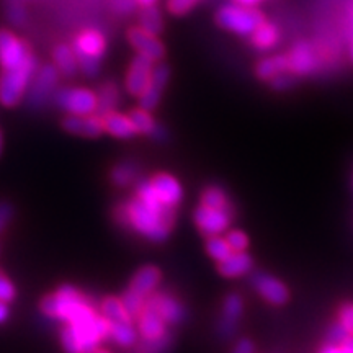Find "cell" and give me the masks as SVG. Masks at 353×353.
Returning a JSON list of instances; mask_svg holds the SVG:
<instances>
[{"mask_svg":"<svg viewBox=\"0 0 353 353\" xmlns=\"http://www.w3.org/2000/svg\"><path fill=\"white\" fill-rule=\"evenodd\" d=\"M52 59H54V65L63 74L64 77H74L79 72V61L74 48L69 44H57L52 50Z\"/></svg>","mask_w":353,"mask_h":353,"instance_id":"obj_24","label":"cell"},{"mask_svg":"<svg viewBox=\"0 0 353 353\" xmlns=\"http://www.w3.org/2000/svg\"><path fill=\"white\" fill-rule=\"evenodd\" d=\"M101 316L107 317L110 322H132L134 319L126 311L121 298L107 296L101 301Z\"/></svg>","mask_w":353,"mask_h":353,"instance_id":"obj_29","label":"cell"},{"mask_svg":"<svg viewBox=\"0 0 353 353\" xmlns=\"http://www.w3.org/2000/svg\"><path fill=\"white\" fill-rule=\"evenodd\" d=\"M17 296L15 285L12 283L10 278H8L6 273L0 270V301L10 303Z\"/></svg>","mask_w":353,"mask_h":353,"instance_id":"obj_38","label":"cell"},{"mask_svg":"<svg viewBox=\"0 0 353 353\" xmlns=\"http://www.w3.org/2000/svg\"><path fill=\"white\" fill-rule=\"evenodd\" d=\"M348 330L343 327L342 322L337 321L334 322L332 325H330L329 330H327V342L329 343H334V345H339V343H342L345 339L348 337Z\"/></svg>","mask_w":353,"mask_h":353,"instance_id":"obj_39","label":"cell"},{"mask_svg":"<svg viewBox=\"0 0 353 353\" xmlns=\"http://www.w3.org/2000/svg\"><path fill=\"white\" fill-rule=\"evenodd\" d=\"M0 154H2V131H0Z\"/></svg>","mask_w":353,"mask_h":353,"instance_id":"obj_51","label":"cell"},{"mask_svg":"<svg viewBox=\"0 0 353 353\" xmlns=\"http://www.w3.org/2000/svg\"><path fill=\"white\" fill-rule=\"evenodd\" d=\"M290 59V72L294 76H311L321 65L319 54H317L314 46L307 41H298L288 52Z\"/></svg>","mask_w":353,"mask_h":353,"instance_id":"obj_12","label":"cell"},{"mask_svg":"<svg viewBox=\"0 0 353 353\" xmlns=\"http://www.w3.org/2000/svg\"><path fill=\"white\" fill-rule=\"evenodd\" d=\"M198 3V0H169L167 2V8H169L170 13H174V15H185V13H188L192 10L193 7H195Z\"/></svg>","mask_w":353,"mask_h":353,"instance_id":"obj_40","label":"cell"},{"mask_svg":"<svg viewBox=\"0 0 353 353\" xmlns=\"http://www.w3.org/2000/svg\"><path fill=\"white\" fill-rule=\"evenodd\" d=\"M161 280H162V272L159 270L157 267H154V265H145V267L139 268V270L134 273V276H132L130 283V288L138 291L139 294H143V296L148 298L157 290Z\"/></svg>","mask_w":353,"mask_h":353,"instance_id":"obj_20","label":"cell"},{"mask_svg":"<svg viewBox=\"0 0 353 353\" xmlns=\"http://www.w3.org/2000/svg\"><path fill=\"white\" fill-rule=\"evenodd\" d=\"M154 70V61L149 59L143 54H138L134 59L131 61L130 68L126 72V92L130 95L139 97L144 92V88L148 87L149 81H151Z\"/></svg>","mask_w":353,"mask_h":353,"instance_id":"obj_15","label":"cell"},{"mask_svg":"<svg viewBox=\"0 0 353 353\" xmlns=\"http://www.w3.org/2000/svg\"><path fill=\"white\" fill-rule=\"evenodd\" d=\"M265 21L262 12L255 7L242 6V3H226L216 12V23L228 32L250 37Z\"/></svg>","mask_w":353,"mask_h":353,"instance_id":"obj_5","label":"cell"},{"mask_svg":"<svg viewBox=\"0 0 353 353\" xmlns=\"http://www.w3.org/2000/svg\"><path fill=\"white\" fill-rule=\"evenodd\" d=\"M242 314H244V301H242L241 294L229 293L224 298L223 312H221L218 325H216V330H218V335L221 339L229 341V339H232L236 335Z\"/></svg>","mask_w":353,"mask_h":353,"instance_id":"obj_10","label":"cell"},{"mask_svg":"<svg viewBox=\"0 0 353 353\" xmlns=\"http://www.w3.org/2000/svg\"><path fill=\"white\" fill-rule=\"evenodd\" d=\"M103 126L108 134H112L114 138H120V139H130L132 136L138 134V131H136L134 125L131 123L130 117H126V114L118 113V112L105 114Z\"/></svg>","mask_w":353,"mask_h":353,"instance_id":"obj_23","label":"cell"},{"mask_svg":"<svg viewBox=\"0 0 353 353\" xmlns=\"http://www.w3.org/2000/svg\"><path fill=\"white\" fill-rule=\"evenodd\" d=\"M118 347L130 348L136 345L138 341V334L136 329L132 327V322H110V339Z\"/></svg>","mask_w":353,"mask_h":353,"instance_id":"obj_27","label":"cell"},{"mask_svg":"<svg viewBox=\"0 0 353 353\" xmlns=\"http://www.w3.org/2000/svg\"><path fill=\"white\" fill-rule=\"evenodd\" d=\"M37 69V56L32 54L15 68L0 70V103L3 107H17L25 99L26 88H28Z\"/></svg>","mask_w":353,"mask_h":353,"instance_id":"obj_3","label":"cell"},{"mask_svg":"<svg viewBox=\"0 0 353 353\" xmlns=\"http://www.w3.org/2000/svg\"><path fill=\"white\" fill-rule=\"evenodd\" d=\"M232 353H255L254 342L250 339H241L232 348Z\"/></svg>","mask_w":353,"mask_h":353,"instance_id":"obj_45","label":"cell"},{"mask_svg":"<svg viewBox=\"0 0 353 353\" xmlns=\"http://www.w3.org/2000/svg\"><path fill=\"white\" fill-rule=\"evenodd\" d=\"M139 179V165L136 162L125 161L117 164L110 172V180L117 187H130Z\"/></svg>","mask_w":353,"mask_h":353,"instance_id":"obj_28","label":"cell"},{"mask_svg":"<svg viewBox=\"0 0 353 353\" xmlns=\"http://www.w3.org/2000/svg\"><path fill=\"white\" fill-rule=\"evenodd\" d=\"M74 52L79 61V70L88 77H95L100 70L101 57L107 51V39L97 28H85L74 38Z\"/></svg>","mask_w":353,"mask_h":353,"instance_id":"obj_4","label":"cell"},{"mask_svg":"<svg viewBox=\"0 0 353 353\" xmlns=\"http://www.w3.org/2000/svg\"><path fill=\"white\" fill-rule=\"evenodd\" d=\"M7 19L10 23L21 26L26 21V10L20 0H7Z\"/></svg>","mask_w":353,"mask_h":353,"instance_id":"obj_36","label":"cell"},{"mask_svg":"<svg viewBox=\"0 0 353 353\" xmlns=\"http://www.w3.org/2000/svg\"><path fill=\"white\" fill-rule=\"evenodd\" d=\"M250 281H252L254 290L267 303L273 304V306H283V304L288 303L290 291L283 281H280L278 278L268 275L265 272H257L254 273Z\"/></svg>","mask_w":353,"mask_h":353,"instance_id":"obj_13","label":"cell"},{"mask_svg":"<svg viewBox=\"0 0 353 353\" xmlns=\"http://www.w3.org/2000/svg\"><path fill=\"white\" fill-rule=\"evenodd\" d=\"M226 241L231 245L232 252H244L249 245V237L245 236L244 231H229Z\"/></svg>","mask_w":353,"mask_h":353,"instance_id":"obj_37","label":"cell"},{"mask_svg":"<svg viewBox=\"0 0 353 353\" xmlns=\"http://www.w3.org/2000/svg\"><path fill=\"white\" fill-rule=\"evenodd\" d=\"M348 38H350V59L353 61V7L348 13Z\"/></svg>","mask_w":353,"mask_h":353,"instance_id":"obj_47","label":"cell"},{"mask_svg":"<svg viewBox=\"0 0 353 353\" xmlns=\"http://www.w3.org/2000/svg\"><path fill=\"white\" fill-rule=\"evenodd\" d=\"M172 343V335L170 332L165 334L164 337L154 339H143L139 343H136V353H167Z\"/></svg>","mask_w":353,"mask_h":353,"instance_id":"obj_34","label":"cell"},{"mask_svg":"<svg viewBox=\"0 0 353 353\" xmlns=\"http://www.w3.org/2000/svg\"><path fill=\"white\" fill-rule=\"evenodd\" d=\"M43 314L56 321L70 322V324H77L90 319V316H95L97 311L92 306L90 301L83 296L81 291L74 288L70 285L61 286L56 293L46 294L41 299Z\"/></svg>","mask_w":353,"mask_h":353,"instance_id":"obj_2","label":"cell"},{"mask_svg":"<svg viewBox=\"0 0 353 353\" xmlns=\"http://www.w3.org/2000/svg\"><path fill=\"white\" fill-rule=\"evenodd\" d=\"M252 38V46L259 51H270L275 44L280 41V32L273 23L263 21L255 32L250 34Z\"/></svg>","mask_w":353,"mask_h":353,"instance_id":"obj_26","label":"cell"},{"mask_svg":"<svg viewBox=\"0 0 353 353\" xmlns=\"http://www.w3.org/2000/svg\"><path fill=\"white\" fill-rule=\"evenodd\" d=\"M139 26L144 32L156 34V37L162 33V30H164V20H162L161 12H159V8L156 6L141 7Z\"/></svg>","mask_w":353,"mask_h":353,"instance_id":"obj_31","label":"cell"},{"mask_svg":"<svg viewBox=\"0 0 353 353\" xmlns=\"http://www.w3.org/2000/svg\"><path fill=\"white\" fill-rule=\"evenodd\" d=\"M288 70H290L288 54H275V56L265 57V59H262L257 65H255V76H257L260 81L270 82L273 77L280 76V74L283 72H288Z\"/></svg>","mask_w":353,"mask_h":353,"instance_id":"obj_22","label":"cell"},{"mask_svg":"<svg viewBox=\"0 0 353 353\" xmlns=\"http://www.w3.org/2000/svg\"><path fill=\"white\" fill-rule=\"evenodd\" d=\"M234 213L226 210H216V208H210V206H198L195 214V224L196 228L200 229V232L203 236L210 237V236H219L224 231H228L229 224H231Z\"/></svg>","mask_w":353,"mask_h":353,"instance_id":"obj_9","label":"cell"},{"mask_svg":"<svg viewBox=\"0 0 353 353\" xmlns=\"http://www.w3.org/2000/svg\"><path fill=\"white\" fill-rule=\"evenodd\" d=\"M136 319H138V329L143 339L154 341V339H161L165 334H169L167 322L161 316V312H159V309L154 304L151 296H148V299H145L144 307L141 309L139 316Z\"/></svg>","mask_w":353,"mask_h":353,"instance_id":"obj_14","label":"cell"},{"mask_svg":"<svg viewBox=\"0 0 353 353\" xmlns=\"http://www.w3.org/2000/svg\"><path fill=\"white\" fill-rule=\"evenodd\" d=\"M97 108L95 113L103 118L105 114L114 112L117 105L120 103V88H118L117 82L108 81L101 83L99 92H97Z\"/></svg>","mask_w":353,"mask_h":353,"instance_id":"obj_25","label":"cell"},{"mask_svg":"<svg viewBox=\"0 0 353 353\" xmlns=\"http://www.w3.org/2000/svg\"><path fill=\"white\" fill-rule=\"evenodd\" d=\"M13 206L7 201H0V232L6 231V228L10 224V221L13 218Z\"/></svg>","mask_w":353,"mask_h":353,"instance_id":"obj_44","label":"cell"},{"mask_svg":"<svg viewBox=\"0 0 353 353\" xmlns=\"http://www.w3.org/2000/svg\"><path fill=\"white\" fill-rule=\"evenodd\" d=\"M151 298L167 324L176 325L182 324L185 321V317H187V309H185L183 304L180 303V299L169 293V291H154Z\"/></svg>","mask_w":353,"mask_h":353,"instance_id":"obj_18","label":"cell"},{"mask_svg":"<svg viewBox=\"0 0 353 353\" xmlns=\"http://www.w3.org/2000/svg\"><path fill=\"white\" fill-rule=\"evenodd\" d=\"M296 83V76H294L293 72H283L280 74V76L273 77L270 81V85L275 88V90H288Z\"/></svg>","mask_w":353,"mask_h":353,"instance_id":"obj_41","label":"cell"},{"mask_svg":"<svg viewBox=\"0 0 353 353\" xmlns=\"http://www.w3.org/2000/svg\"><path fill=\"white\" fill-rule=\"evenodd\" d=\"M201 205L210 206V208H216V210H226L234 213V208L231 201H229L228 193L221 187H218V185H210V187L203 190Z\"/></svg>","mask_w":353,"mask_h":353,"instance_id":"obj_30","label":"cell"},{"mask_svg":"<svg viewBox=\"0 0 353 353\" xmlns=\"http://www.w3.org/2000/svg\"><path fill=\"white\" fill-rule=\"evenodd\" d=\"M33 52L23 39H20L10 30L0 28V68L12 69L28 59Z\"/></svg>","mask_w":353,"mask_h":353,"instance_id":"obj_8","label":"cell"},{"mask_svg":"<svg viewBox=\"0 0 353 353\" xmlns=\"http://www.w3.org/2000/svg\"><path fill=\"white\" fill-rule=\"evenodd\" d=\"M139 7H149V6H156L157 0H136Z\"/></svg>","mask_w":353,"mask_h":353,"instance_id":"obj_50","label":"cell"},{"mask_svg":"<svg viewBox=\"0 0 353 353\" xmlns=\"http://www.w3.org/2000/svg\"><path fill=\"white\" fill-rule=\"evenodd\" d=\"M151 183L162 203L172 206V208H176L182 203L183 188L180 187L179 180L175 176L169 174H157L151 179Z\"/></svg>","mask_w":353,"mask_h":353,"instance_id":"obj_19","label":"cell"},{"mask_svg":"<svg viewBox=\"0 0 353 353\" xmlns=\"http://www.w3.org/2000/svg\"><path fill=\"white\" fill-rule=\"evenodd\" d=\"M128 117H130L131 123L134 125L138 134L151 136V132L154 131V128H156V125H157V123L154 121L151 112H148V110H144V108L132 110Z\"/></svg>","mask_w":353,"mask_h":353,"instance_id":"obj_32","label":"cell"},{"mask_svg":"<svg viewBox=\"0 0 353 353\" xmlns=\"http://www.w3.org/2000/svg\"><path fill=\"white\" fill-rule=\"evenodd\" d=\"M64 131L82 138H99L105 131L103 118L97 113L92 114H68L61 123Z\"/></svg>","mask_w":353,"mask_h":353,"instance_id":"obj_17","label":"cell"},{"mask_svg":"<svg viewBox=\"0 0 353 353\" xmlns=\"http://www.w3.org/2000/svg\"><path fill=\"white\" fill-rule=\"evenodd\" d=\"M206 252L211 259H214L216 262L228 259L232 254L231 245L228 244V241L221 236H210L206 241Z\"/></svg>","mask_w":353,"mask_h":353,"instance_id":"obj_33","label":"cell"},{"mask_svg":"<svg viewBox=\"0 0 353 353\" xmlns=\"http://www.w3.org/2000/svg\"><path fill=\"white\" fill-rule=\"evenodd\" d=\"M8 316H10V311H8L7 303L0 301V324H3V322H7Z\"/></svg>","mask_w":353,"mask_h":353,"instance_id":"obj_48","label":"cell"},{"mask_svg":"<svg viewBox=\"0 0 353 353\" xmlns=\"http://www.w3.org/2000/svg\"><path fill=\"white\" fill-rule=\"evenodd\" d=\"M339 321L348 330V334L353 335V304L345 303L339 307Z\"/></svg>","mask_w":353,"mask_h":353,"instance_id":"obj_42","label":"cell"},{"mask_svg":"<svg viewBox=\"0 0 353 353\" xmlns=\"http://www.w3.org/2000/svg\"><path fill=\"white\" fill-rule=\"evenodd\" d=\"M130 229L151 242H164L169 239L175 226L176 208L162 201H145L139 196H132L126 201Z\"/></svg>","mask_w":353,"mask_h":353,"instance_id":"obj_1","label":"cell"},{"mask_svg":"<svg viewBox=\"0 0 353 353\" xmlns=\"http://www.w3.org/2000/svg\"><path fill=\"white\" fill-rule=\"evenodd\" d=\"M145 296H143V294H139L138 291L128 288L125 293L121 294V301L123 304H125L126 311L130 312V316L132 317V319H136V317L139 316L141 309L144 307V303H145Z\"/></svg>","mask_w":353,"mask_h":353,"instance_id":"obj_35","label":"cell"},{"mask_svg":"<svg viewBox=\"0 0 353 353\" xmlns=\"http://www.w3.org/2000/svg\"><path fill=\"white\" fill-rule=\"evenodd\" d=\"M319 353H353V335H348L345 341L339 345L327 342V345L322 347Z\"/></svg>","mask_w":353,"mask_h":353,"instance_id":"obj_43","label":"cell"},{"mask_svg":"<svg viewBox=\"0 0 353 353\" xmlns=\"http://www.w3.org/2000/svg\"><path fill=\"white\" fill-rule=\"evenodd\" d=\"M20 2H25V0H20Z\"/></svg>","mask_w":353,"mask_h":353,"instance_id":"obj_52","label":"cell"},{"mask_svg":"<svg viewBox=\"0 0 353 353\" xmlns=\"http://www.w3.org/2000/svg\"><path fill=\"white\" fill-rule=\"evenodd\" d=\"M254 267V260L249 254L232 252L228 259L218 262V272L226 278H239L249 273Z\"/></svg>","mask_w":353,"mask_h":353,"instance_id":"obj_21","label":"cell"},{"mask_svg":"<svg viewBox=\"0 0 353 353\" xmlns=\"http://www.w3.org/2000/svg\"><path fill=\"white\" fill-rule=\"evenodd\" d=\"M56 107L69 114H92L97 108L95 92L82 87H65L57 90L54 97Z\"/></svg>","mask_w":353,"mask_h":353,"instance_id":"obj_7","label":"cell"},{"mask_svg":"<svg viewBox=\"0 0 353 353\" xmlns=\"http://www.w3.org/2000/svg\"><path fill=\"white\" fill-rule=\"evenodd\" d=\"M151 138L159 141V143H164V141L169 139V131H167L164 126L159 125V123H157L156 128H154V131L151 132Z\"/></svg>","mask_w":353,"mask_h":353,"instance_id":"obj_46","label":"cell"},{"mask_svg":"<svg viewBox=\"0 0 353 353\" xmlns=\"http://www.w3.org/2000/svg\"><path fill=\"white\" fill-rule=\"evenodd\" d=\"M169 79L170 68L165 63H161V61H159L157 65H154L151 81H149L148 87H145L143 94L138 97L141 108L148 110V112H154V110L159 107V101L162 99V94H164L167 83H169Z\"/></svg>","mask_w":353,"mask_h":353,"instance_id":"obj_11","label":"cell"},{"mask_svg":"<svg viewBox=\"0 0 353 353\" xmlns=\"http://www.w3.org/2000/svg\"><path fill=\"white\" fill-rule=\"evenodd\" d=\"M57 81H59V70L52 64L38 65L37 72L33 74L30 85L26 88V105L30 108H43L56 94Z\"/></svg>","mask_w":353,"mask_h":353,"instance_id":"obj_6","label":"cell"},{"mask_svg":"<svg viewBox=\"0 0 353 353\" xmlns=\"http://www.w3.org/2000/svg\"><path fill=\"white\" fill-rule=\"evenodd\" d=\"M128 39H130L131 46L138 51V54L149 57L154 63L164 59L165 48L164 44L159 41L156 34L144 32L141 26H132V28L128 30Z\"/></svg>","mask_w":353,"mask_h":353,"instance_id":"obj_16","label":"cell"},{"mask_svg":"<svg viewBox=\"0 0 353 353\" xmlns=\"http://www.w3.org/2000/svg\"><path fill=\"white\" fill-rule=\"evenodd\" d=\"M237 3H242V6H249V7H255L257 3L263 2V0H236Z\"/></svg>","mask_w":353,"mask_h":353,"instance_id":"obj_49","label":"cell"}]
</instances>
